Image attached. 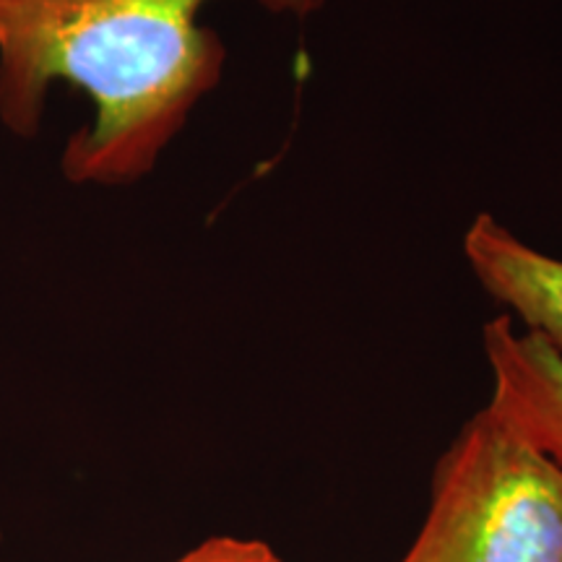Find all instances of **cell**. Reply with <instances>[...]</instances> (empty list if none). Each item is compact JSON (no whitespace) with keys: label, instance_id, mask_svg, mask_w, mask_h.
Wrapping results in <instances>:
<instances>
[{"label":"cell","instance_id":"6da1fadb","mask_svg":"<svg viewBox=\"0 0 562 562\" xmlns=\"http://www.w3.org/2000/svg\"><path fill=\"white\" fill-rule=\"evenodd\" d=\"M211 0H0V125L34 138L58 87L89 117L60 151L70 186L123 188L157 170L220 87L227 47ZM271 16L313 19L331 0H256Z\"/></svg>","mask_w":562,"mask_h":562},{"label":"cell","instance_id":"7a4b0ae2","mask_svg":"<svg viewBox=\"0 0 562 562\" xmlns=\"http://www.w3.org/2000/svg\"><path fill=\"white\" fill-rule=\"evenodd\" d=\"M398 562H562V469L482 406L440 456L425 524Z\"/></svg>","mask_w":562,"mask_h":562},{"label":"cell","instance_id":"3957f363","mask_svg":"<svg viewBox=\"0 0 562 562\" xmlns=\"http://www.w3.org/2000/svg\"><path fill=\"white\" fill-rule=\"evenodd\" d=\"M461 250L476 284L508 318L562 355V258L521 240L490 211L474 216Z\"/></svg>","mask_w":562,"mask_h":562},{"label":"cell","instance_id":"277c9868","mask_svg":"<svg viewBox=\"0 0 562 562\" xmlns=\"http://www.w3.org/2000/svg\"><path fill=\"white\" fill-rule=\"evenodd\" d=\"M492 375L490 406L562 469V355L531 331H518L508 315L482 328Z\"/></svg>","mask_w":562,"mask_h":562},{"label":"cell","instance_id":"5b68a950","mask_svg":"<svg viewBox=\"0 0 562 562\" xmlns=\"http://www.w3.org/2000/svg\"><path fill=\"white\" fill-rule=\"evenodd\" d=\"M172 562H284L266 542L237 537H209Z\"/></svg>","mask_w":562,"mask_h":562},{"label":"cell","instance_id":"8992f818","mask_svg":"<svg viewBox=\"0 0 562 562\" xmlns=\"http://www.w3.org/2000/svg\"><path fill=\"white\" fill-rule=\"evenodd\" d=\"M0 544H3V533H0Z\"/></svg>","mask_w":562,"mask_h":562}]
</instances>
